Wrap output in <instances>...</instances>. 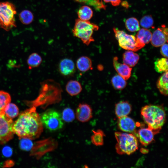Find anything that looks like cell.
I'll return each mask as SVG.
<instances>
[{"instance_id": "6da1fadb", "label": "cell", "mask_w": 168, "mask_h": 168, "mask_svg": "<svg viewBox=\"0 0 168 168\" xmlns=\"http://www.w3.org/2000/svg\"><path fill=\"white\" fill-rule=\"evenodd\" d=\"M43 126L40 116L33 106L20 114L13 123L12 128L14 133L20 139L33 140L40 137L43 131Z\"/></svg>"}, {"instance_id": "7a4b0ae2", "label": "cell", "mask_w": 168, "mask_h": 168, "mask_svg": "<svg viewBox=\"0 0 168 168\" xmlns=\"http://www.w3.org/2000/svg\"><path fill=\"white\" fill-rule=\"evenodd\" d=\"M141 113L148 127L155 134L158 133L166 121V115L163 108L157 105H146L142 108Z\"/></svg>"}, {"instance_id": "3957f363", "label": "cell", "mask_w": 168, "mask_h": 168, "mask_svg": "<svg viewBox=\"0 0 168 168\" xmlns=\"http://www.w3.org/2000/svg\"><path fill=\"white\" fill-rule=\"evenodd\" d=\"M99 28L98 26L89 21L77 19L75 20L72 32L74 36L80 39L85 45H89L94 41L92 37L94 32L97 30Z\"/></svg>"}, {"instance_id": "277c9868", "label": "cell", "mask_w": 168, "mask_h": 168, "mask_svg": "<svg viewBox=\"0 0 168 168\" xmlns=\"http://www.w3.org/2000/svg\"><path fill=\"white\" fill-rule=\"evenodd\" d=\"M115 136L117 142L115 149L118 154L129 155L137 150L138 140L133 134L116 132L115 133Z\"/></svg>"}, {"instance_id": "5b68a950", "label": "cell", "mask_w": 168, "mask_h": 168, "mask_svg": "<svg viewBox=\"0 0 168 168\" xmlns=\"http://www.w3.org/2000/svg\"><path fill=\"white\" fill-rule=\"evenodd\" d=\"M15 5L9 2H0V27L9 31L16 26L15 15L16 14Z\"/></svg>"}, {"instance_id": "8992f818", "label": "cell", "mask_w": 168, "mask_h": 168, "mask_svg": "<svg viewBox=\"0 0 168 168\" xmlns=\"http://www.w3.org/2000/svg\"><path fill=\"white\" fill-rule=\"evenodd\" d=\"M113 30L119 45L124 49L136 51L145 45L133 35L128 34L124 31L114 28Z\"/></svg>"}, {"instance_id": "52a82bcc", "label": "cell", "mask_w": 168, "mask_h": 168, "mask_svg": "<svg viewBox=\"0 0 168 168\" xmlns=\"http://www.w3.org/2000/svg\"><path fill=\"white\" fill-rule=\"evenodd\" d=\"M40 116L43 125L49 131H57L63 126L61 115L54 110L48 109Z\"/></svg>"}, {"instance_id": "ba28073f", "label": "cell", "mask_w": 168, "mask_h": 168, "mask_svg": "<svg viewBox=\"0 0 168 168\" xmlns=\"http://www.w3.org/2000/svg\"><path fill=\"white\" fill-rule=\"evenodd\" d=\"M13 121L5 113L0 114V145L3 144L13 137Z\"/></svg>"}, {"instance_id": "9c48e42d", "label": "cell", "mask_w": 168, "mask_h": 168, "mask_svg": "<svg viewBox=\"0 0 168 168\" xmlns=\"http://www.w3.org/2000/svg\"><path fill=\"white\" fill-rule=\"evenodd\" d=\"M168 38V30L164 25L161 27L156 30L152 34L151 43L155 47H159L167 42Z\"/></svg>"}, {"instance_id": "30bf717a", "label": "cell", "mask_w": 168, "mask_h": 168, "mask_svg": "<svg viewBox=\"0 0 168 168\" xmlns=\"http://www.w3.org/2000/svg\"><path fill=\"white\" fill-rule=\"evenodd\" d=\"M76 115L77 119L79 121L86 122L92 117V109L88 104L80 103L76 109Z\"/></svg>"}, {"instance_id": "8fae6325", "label": "cell", "mask_w": 168, "mask_h": 168, "mask_svg": "<svg viewBox=\"0 0 168 168\" xmlns=\"http://www.w3.org/2000/svg\"><path fill=\"white\" fill-rule=\"evenodd\" d=\"M58 69L61 74L64 76H71L75 71L74 62L68 58H64L60 61L58 64Z\"/></svg>"}, {"instance_id": "7c38bea8", "label": "cell", "mask_w": 168, "mask_h": 168, "mask_svg": "<svg viewBox=\"0 0 168 168\" xmlns=\"http://www.w3.org/2000/svg\"><path fill=\"white\" fill-rule=\"evenodd\" d=\"M113 64L114 68L119 74L125 80L130 78L132 68L124 63H120L118 61V58L117 57L114 58Z\"/></svg>"}, {"instance_id": "4fadbf2b", "label": "cell", "mask_w": 168, "mask_h": 168, "mask_svg": "<svg viewBox=\"0 0 168 168\" xmlns=\"http://www.w3.org/2000/svg\"><path fill=\"white\" fill-rule=\"evenodd\" d=\"M118 126L122 131L128 133H133L135 130L136 124L131 118L127 116L119 118Z\"/></svg>"}, {"instance_id": "5bb4252c", "label": "cell", "mask_w": 168, "mask_h": 168, "mask_svg": "<svg viewBox=\"0 0 168 168\" xmlns=\"http://www.w3.org/2000/svg\"><path fill=\"white\" fill-rule=\"evenodd\" d=\"M155 133L150 128H142L138 132V136L141 143L146 146L150 144L153 140Z\"/></svg>"}, {"instance_id": "9a60e30c", "label": "cell", "mask_w": 168, "mask_h": 168, "mask_svg": "<svg viewBox=\"0 0 168 168\" xmlns=\"http://www.w3.org/2000/svg\"><path fill=\"white\" fill-rule=\"evenodd\" d=\"M131 110V106L128 101H120L115 105V113L118 118L127 116Z\"/></svg>"}, {"instance_id": "2e32d148", "label": "cell", "mask_w": 168, "mask_h": 168, "mask_svg": "<svg viewBox=\"0 0 168 168\" xmlns=\"http://www.w3.org/2000/svg\"><path fill=\"white\" fill-rule=\"evenodd\" d=\"M124 63L130 67L134 66L139 59V55L133 51L128 50L125 52L123 54Z\"/></svg>"}, {"instance_id": "e0dca14e", "label": "cell", "mask_w": 168, "mask_h": 168, "mask_svg": "<svg viewBox=\"0 0 168 168\" xmlns=\"http://www.w3.org/2000/svg\"><path fill=\"white\" fill-rule=\"evenodd\" d=\"M65 88L67 92L72 96L77 95L82 90L81 83L75 80H70L68 81L66 85Z\"/></svg>"}, {"instance_id": "ac0fdd59", "label": "cell", "mask_w": 168, "mask_h": 168, "mask_svg": "<svg viewBox=\"0 0 168 168\" xmlns=\"http://www.w3.org/2000/svg\"><path fill=\"white\" fill-rule=\"evenodd\" d=\"M76 67L81 72H86L92 68V62L89 57L82 56L79 57L76 62Z\"/></svg>"}, {"instance_id": "d6986e66", "label": "cell", "mask_w": 168, "mask_h": 168, "mask_svg": "<svg viewBox=\"0 0 168 168\" xmlns=\"http://www.w3.org/2000/svg\"><path fill=\"white\" fill-rule=\"evenodd\" d=\"M168 71L164 72L159 78L156 86L160 93L162 95H168Z\"/></svg>"}, {"instance_id": "ffe728a7", "label": "cell", "mask_w": 168, "mask_h": 168, "mask_svg": "<svg viewBox=\"0 0 168 168\" xmlns=\"http://www.w3.org/2000/svg\"><path fill=\"white\" fill-rule=\"evenodd\" d=\"M93 11L88 6L84 5L79 9L77 12L78 19L85 21H89L93 15Z\"/></svg>"}, {"instance_id": "44dd1931", "label": "cell", "mask_w": 168, "mask_h": 168, "mask_svg": "<svg viewBox=\"0 0 168 168\" xmlns=\"http://www.w3.org/2000/svg\"><path fill=\"white\" fill-rule=\"evenodd\" d=\"M152 33L148 29L143 28L140 30L136 35V38L145 45L151 40Z\"/></svg>"}, {"instance_id": "7402d4cb", "label": "cell", "mask_w": 168, "mask_h": 168, "mask_svg": "<svg viewBox=\"0 0 168 168\" xmlns=\"http://www.w3.org/2000/svg\"><path fill=\"white\" fill-rule=\"evenodd\" d=\"M168 63L167 58L157 59L154 62V68L156 71L159 73L168 71Z\"/></svg>"}, {"instance_id": "603a6c76", "label": "cell", "mask_w": 168, "mask_h": 168, "mask_svg": "<svg viewBox=\"0 0 168 168\" xmlns=\"http://www.w3.org/2000/svg\"><path fill=\"white\" fill-rule=\"evenodd\" d=\"M19 18L23 24L27 25L32 22L34 20V15L30 10H25L21 12L19 14Z\"/></svg>"}, {"instance_id": "cb8c5ba5", "label": "cell", "mask_w": 168, "mask_h": 168, "mask_svg": "<svg viewBox=\"0 0 168 168\" xmlns=\"http://www.w3.org/2000/svg\"><path fill=\"white\" fill-rule=\"evenodd\" d=\"M42 61V58L39 54L36 53L32 54L29 56L27 60L29 68L31 69L38 67Z\"/></svg>"}, {"instance_id": "d4e9b609", "label": "cell", "mask_w": 168, "mask_h": 168, "mask_svg": "<svg viewBox=\"0 0 168 168\" xmlns=\"http://www.w3.org/2000/svg\"><path fill=\"white\" fill-rule=\"evenodd\" d=\"M4 112L7 117L12 119L18 116L19 114V109L15 104L10 103L6 106Z\"/></svg>"}, {"instance_id": "484cf974", "label": "cell", "mask_w": 168, "mask_h": 168, "mask_svg": "<svg viewBox=\"0 0 168 168\" xmlns=\"http://www.w3.org/2000/svg\"><path fill=\"white\" fill-rule=\"evenodd\" d=\"M93 134L91 137L93 144L96 146H101L104 143L103 138L105 135L103 132L100 130L96 131L93 130Z\"/></svg>"}, {"instance_id": "4316f807", "label": "cell", "mask_w": 168, "mask_h": 168, "mask_svg": "<svg viewBox=\"0 0 168 168\" xmlns=\"http://www.w3.org/2000/svg\"><path fill=\"white\" fill-rule=\"evenodd\" d=\"M111 82L114 88L116 90L123 89L127 85L125 80L119 75L114 76L111 80Z\"/></svg>"}, {"instance_id": "83f0119b", "label": "cell", "mask_w": 168, "mask_h": 168, "mask_svg": "<svg viewBox=\"0 0 168 168\" xmlns=\"http://www.w3.org/2000/svg\"><path fill=\"white\" fill-rule=\"evenodd\" d=\"M11 101V96L8 93L0 91V114L4 113V109Z\"/></svg>"}, {"instance_id": "f1b7e54d", "label": "cell", "mask_w": 168, "mask_h": 168, "mask_svg": "<svg viewBox=\"0 0 168 168\" xmlns=\"http://www.w3.org/2000/svg\"><path fill=\"white\" fill-rule=\"evenodd\" d=\"M125 24L126 28L130 32H135L139 29V21L135 18L132 17L128 18L126 20Z\"/></svg>"}, {"instance_id": "f546056e", "label": "cell", "mask_w": 168, "mask_h": 168, "mask_svg": "<svg viewBox=\"0 0 168 168\" xmlns=\"http://www.w3.org/2000/svg\"><path fill=\"white\" fill-rule=\"evenodd\" d=\"M61 115L63 121L71 122L75 119V114L73 110L70 108H66L63 110Z\"/></svg>"}, {"instance_id": "4dcf8cb0", "label": "cell", "mask_w": 168, "mask_h": 168, "mask_svg": "<svg viewBox=\"0 0 168 168\" xmlns=\"http://www.w3.org/2000/svg\"><path fill=\"white\" fill-rule=\"evenodd\" d=\"M141 26L147 29L152 27L153 24V20L151 16L147 15L143 16L140 20Z\"/></svg>"}, {"instance_id": "1f68e13d", "label": "cell", "mask_w": 168, "mask_h": 168, "mask_svg": "<svg viewBox=\"0 0 168 168\" xmlns=\"http://www.w3.org/2000/svg\"><path fill=\"white\" fill-rule=\"evenodd\" d=\"M23 139L21 140L20 142L21 148L23 149L26 150H29L32 145L31 142L29 141V139Z\"/></svg>"}, {"instance_id": "d6a6232c", "label": "cell", "mask_w": 168, "mask_h": 168, "mask_svg": "<svg viewBox=\"0 0 168 168\" xmlns=\"http://www.w3.org/2000/svg\"><path fill=\"white\" fill-rule=\"evenodd\" d=\"M87 3L91 5L94 6L96 8L99 9L105 8V6L102 2H100V0H90Z\"/></svg>"}, {"instance_id": "836d02e7", "label": "cell", "mask_w": 168, "mask_h": 168, "mask_svg": "<svg viewBox=\"0 0 168 168\" xmlns=\"http://www.w3.org/2000/svg\"><path fill=\"white\" fill-rule=\"evenodd\" d=\"M160 52L161 55L165 58L168 57V44L165 43L161 46Z\"/></svg>"}, {"instance_id": "e575fe53", "label": "cell", "mask_w": 168, "mask_h": 168, "mask_svg": "<svg viewBox=\"0 0 168 168\" xmlns=\"http://www.w3.org/2000/svg\"><path fill=\"white\" fill-rule=\"evenodd\" d=\"M3 155L6 156H9L12 153V150L11 148L9 147H5L2 151Z\"/></svg>"}, {"instance_id": "d590c367", "label": "cell", "mask_w": 168, "mask_h": 168, "mask_svg": "<svg viewBox=\"0 0 168 168\" xmlns=\"http://www.w3.org/2000/svg\"><path fill=\"white\" fill-rule=\"evenodd\" d=\"M103 1L105 2H110L114 6L119 5L121 2V0H103Z\"/></svg>"}, {"instance_id": "8d00e7d4", "label": "cell", "mask_w": 168, "mask_h": 168, "mask_svg": "<svg viewBox=\"0 0 168 168\" xmlns=\"http://www.w3.org/2000/svg\"><path fill=\"white\" fill-rule=\"evenodd\" d=\"M79 3H87L90 0H73Z\"/></svg>"}, {"instance_id": "74e56055", "label": "cell", "mask_w": 168, "mask_h": 168, "mask_svg": "<svg viewBox=\"0 0 168 168\" xmlns=\"http://www.w3.org/2000/svg\"><path fill=\"white\" fill-rule=\"evenodd\" d=\"M122 5L125 7H128V3L126 2H123L122 3Z\"/></svg>"}, {"instance_id": "f35d334b", "label": "cell", "mask_w": 168, "mask_h": 168, "mask_svg": "<svg viewBox=\"0 0 168 168\" xmlns=\"http://www.w3.org/2000/svg\"><path fill=\"white\" fill-rule=\"evenodd\" d=\"M141 152L142 153L145 154L148 153V150H147L146 149L142 148L141 150Z\"/></svg>"}]
</instances>
